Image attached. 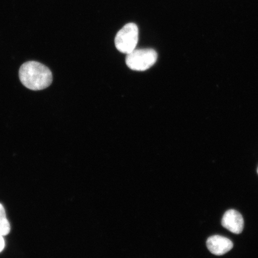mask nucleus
<instances>
[{
    "instance_id": "nucleus-7",
    "label": "nucleus",
    "mask_w": 258,
    "mask_h": 258,
    "mask_svg": "<svg viewBox=\"0 0 258 258\" xmlns=\"http://www.w3.org/2000/svg\"><path fill=\"white\" fill-rule=\"evenodd\" d=\"M3 235L0 234V253L4 250L5 247V240Z\"/></svg>"
},
{
    "instance_id": "nucleus-8",
    "label": "nucleus",
    "mask_w": 258,
    "mask_h": 258,
    "mask_svg": "<svg viewBox=\"0 0 258 258\" xmlns=\"http://www.w3.org/2000/svg\"><path fill=\"white\" fill-rule=\"evenodd\" d=\"M257 173H258V169H257Z\"/></svg>"
},
{
    "instance_id": "nucleus-5",
    "label": "nucleus",
    "mask_w": 258,
    "mask_h": 258,
    "mask_svg": "<svg viewBox=\"0 0 258 258\" xmlns=\"http://www.w3.org/2000/svg\"><path fill=\"white\" fill-rule=\"evenodd\" d=\"M206 244L209 251L217 256L223 255L233 247V242L221 235H214L209 237Z\"/></svg>"
},
{
    "instance_id": "nucleus-1",
    "label": "nucleus",
    "mask_w": 258,
    "mask_h": 258,
    "mask_svg": "<svg viewBox=\"0 0 258 258\" xmlns=\"http://www.w3.org/2000/svg\"><path fill=\"white\" fill-rule=\"evenodd\" d=\"M19 75L22 85L34 91L47 88L53 80L50 69L35 61H29L22 64Z\"/></svg>"
},
{
    "instance_id": "nucleus-4",
    "label": "nucleus",
    "mask_w": 258,
    "mask_h": 258,
    "mask_svg": "<svg viewBox=\"0 0 258 258\" xmlns=\"http://www.w3.org/2000/svg\"><path fill=\"white\" fill-rule=\"evenodd\" d=\"M222 225L234 234H240L244 228V219L239 212L231 209L226 212L222 219Z\"/></svg>"
},
{
    "instance_id": "nucleus-2",
    "label": "nucleus",
    "mask_w": 258,
    "mask_h": 258,
    "mask_svg": "<svg viewBox=\"0 0 258 258\" xmlns=\"http://www.w3.org/2000/svg\"><path fill=\"white\" fill-rule=\"evenodd\" d=\"M157 57L156 51L153 48L135 49L127 54L125 63L132 70L144 72L154 66Z\"/></svg>"
},
{
    "instance_id": "nucleus-3",
    "label": "nucleus",
    "mask_w": 258,
    "mask_h": 258,
    "mask_svg": "<svg viewBox=\"0 0 258 258\" xmlns=\"http://www.w3.org/2000/svg\"><path fill=\"white\" fill-rule=\"evenodd\" d=\"M139 40L138 26L134 23L125 25L115 38L116 48L120 52L128 54L136 49Z\"/></svg>"
},
{
    "instance_id": "nucleus-6",
    "label": "nucleus",
    "mask_w": 258,
    "mask_h": 258,
    "mask_svg": "<svg viewBox=\"0 0 258 258\" xmlns=\"http://www.w3.org/2000/svg\"><path fill=\"white\" fill-rule=\"evenodd\" d=\"M11 232V225L6 217V211L3 206L0 203V234L5 236Z\"/></svg>"
}]
</instances>
